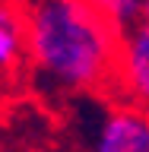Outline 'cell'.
<instances>
[{
	"label": "cell",
	"mask_w": 149,
	"mask_h": 152,
	"mask_svg": "<svg viewBox=\"0 0 149 152\" xmlns=\"http://www.w3.org/2000/svg\"><path fill=\"white\" fill-rule=\"evenodd\" d=\"M29 60V16L16 0H0V76H13Z\"/></svg>",
	"instance_id": "277c9868"
},
{
	"label": "cell",
	"mask_w": 149,
	"mask_h": 152,
	"mask_svg": "<svg viewBox=\"0 0 149 152\" xmlns=\"http://www.w3.org/2000/svg\"><path fill=\"white\" fill-rule=\"evenodd\" d=\"M143 22H149V0H143Z\"/></svg>",
	"instance_id": "8992f818"
},
{
	"label": "cell",
	"mask_w": 149,
	"mask_h": 152,
	"mask_svg": "<svg viewBox=\"0 0 149 152\" xmlns=\"http://www.w3.org/2000/svg\"><path fill=\"white\" fill-rule=\"evenodd\" d=\"M92 3L102 10L121 32H127V28H133L137 22H143V0H92Z\"/></svg>",
	"instance_id": "5b68a950"
},
{
	"label": "cell",
	"mask_w": 149,
	"mask_h": 152,
	"mask_svg": "<svg viewBox=\"0 0 149 152\" xmlns=\"http://www.w3.org/2000/svg\"><path fill=\"white\" fill-rule=\"evenodd\" d=\"M29 64L60 92H102L114 86L121 28L92 0H32Z\"/></svg>",
	"instance_id": "6da1fadb"
},
{
	"label": "cell",
	"mask_w": 149,
	"mask_h": 152,
	"mask_svg": "<svg viewBox=\"0 0 149 152\" xmlns=\"http://www.w3.org/2000/svg\"><path fill=\"white\" fill-rule=\"evenodd\" d=\"M114 89L117 95L149 108V22H137L121 35Z\"/></svg>",
	"instance_id": "3957f363"
},
{
	"label": "cell",
	"mask_w": 149,
	"mask_h": 152,
	"mask_svg": "<svg viewBox=\"0 0 149 152\" xmlns=\"http://www.w3.org/2000/svg\"><path fill=\"white\" fill-rule=\"evenodd\" d=\"M89 152H149V108L130 98H117L95 124Z\"/></svg>",
	"instance_id": "7a4b0ae2"
}]
</instances>
